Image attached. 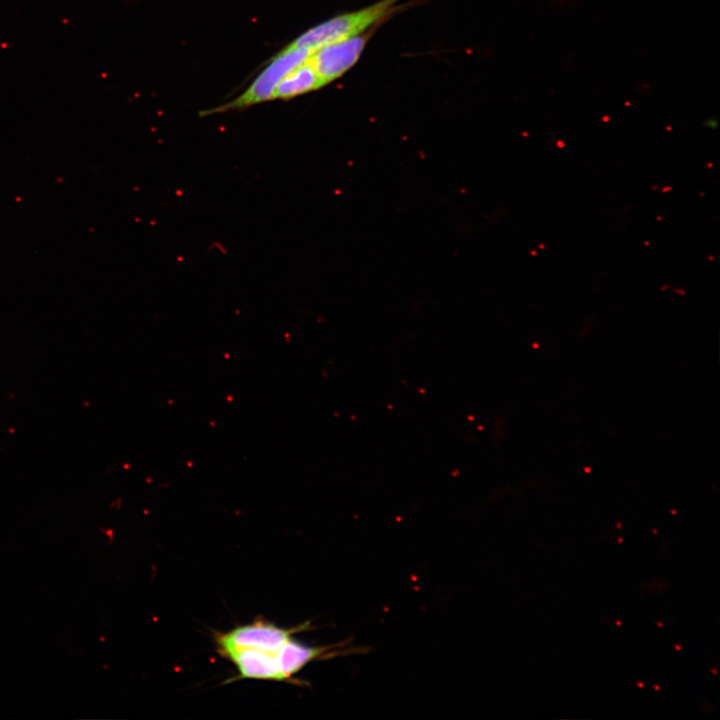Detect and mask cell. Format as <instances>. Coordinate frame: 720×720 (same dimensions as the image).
<instances>
[{"label": "cell", "instance_id": "1", "mask_svg": "<svg viewBox=\"0 0 720 720\" xmlns=\"http://www.w3.org/2000/svg\"><path fill=\"white\" fill-rule=\"evenodd\" d=\"M400 0H381L369 7L333 17L298 36L289 45L316 50L328 44L360 35L368 27L391 14Z\"/></svg>", "mask_w": 720, "mask_h": 720}, {"label": "cell", "instance_id": "2", "mask_svg": "<svg viewBox=\"0 0 720 720\" xmlns=\"http://www.w3.org/2000/svg\"><path fill=\"white\" fill-rule=\"evenodd\" d=\"M312 51L295 48L289 44L271 58L246 90L229 102L200 111V116L241 111L251 106L273 100V94L280 81L294 68L303 63Z\"/></svg>", "mask_w": 720, "mask_h": 720}, {"label": "cell", "instance_id": "3", "mask_svg": "<svg viewBox=\"0 0 720 720\" xmlns=\"http://www.w3.org/2000/svg\"><path fill=\"white\" fill-rule=\"evenodd\" d=\"M309 622L293 628H281L265 620L236 627L227 633L215 637L218 652L226 653L239 649H260L277 652L279 648L296 632L308 629Z\"/></svg>", "mask_w": 720, "mask_h": 720}, {"label": "cell", "instance_id": "4", "mask_svg": "<svg viewBox=\"0 0 720 720\" xmlns=\"http://www.w3.org/2000/svg\"><path fill=\"white\" fill-rule=\"evenodd\" d=\"M366 42L367 36L357 35L313 50L308 59L322 86L349 70L358 61Z\"/></svg>", "mask_w": 720, "mask_h": 720}, {"label": "cell", "instance_id": "5", "mask_svg": "<svg viewBox=\"0 0 720 720\" xmlns=\"http://www.w3.org/2000/svg\"><path fill=\"white\" fill-rule=\"evenodd\" d=\"M345 643L326 646H310L289 638L276 652L278 664L286 682L314 660L328 659L337 655L351 653Z\"/></svg>", "mask_w": 720, "mask_h": 720}, {"label": "cell", "instance_id": "6", "mask_svg": "<svg viewBox=\"0 0 720 720\" xmlns=\"http://www.w3.org/2000/svg\"><path fill=\"white\" fill-rule=\"evenodd\" d=\"M239 671L235 679L286 681L282 675L276 652L260 649H239L226 653Z\"/></svg>", "mask_w": 720, "mask_h": 720}, {"label": "cell", "instance_id": "7", "mask_svg": "<svg viewBox=\"0 0 720 720\" xmlns=\"http://www.w3.org/2000/svg\"><path fill=\"white\" fill-rule=\"evenodd\" d=\"M322 87L313 66L307 58L280 81L274 91L273 100H288Z\"/></svg>", "mask_w": 720, "mask_h": 720}, {"label": "cell", "instance_id": "8", "mask_svg": "<svg viewBox=\"0 0 720 720\" xmlns=\"http://www.w3.org/2000/svg\"><path fill=\"white\" fill-rule=\"evenodd\" d=\"M705 126H707L708 128H716L717 121L715 119H709L705 122Z\"/></svg>", "mask_w": 720, "mask_h": 720}]
</instances>
